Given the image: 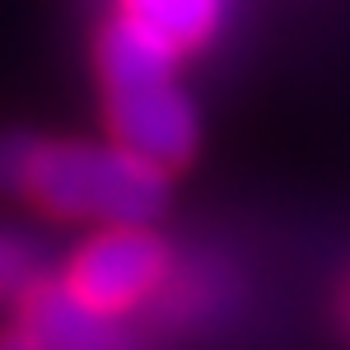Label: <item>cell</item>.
Instances as JSON below:
<instances>
[{
  "instance_id": "6da1fadb",
  "label": "cell",
  "mask_w": 350,
  "mask_h": 350,
  "mask_svg": "<svg viewBox=\"0 0 350 350\" xmlns=\"http://www.w3.org/2000/svg\"><path fill=\"white\" fill-rule=\"evenodd\" d=\"M178 61L168 42L145 33L131 19H112L98 38V75L108 98V131L112 145L126 154L173 173L196 154L201 122L191 98L178 89Z\"/></svg>"
},
{
  "instance_id": "7a4b0ae2",
  "label": "cell",
  "mask_w": 350,
  "mask_h": 350,
  "mask_svg": "<svg viewBox=\"0 0 350 350\" xmlns=\"http://www.w3.org/2000/svg\"><path fill=\"white\" fill-rule=\"evenodd\" d=\"M19 196L38 211L75 224L131 229L154 224L168 206V173L126 154L122 145L84 140H33Z\"/></svg>"
},
{
  "instance_id": "3957f363",
  "label": "cell",
  "mask_w": 350,
  "mask_h": 350,
  "mask_svg": "<svg viewBox=\"0 0 350 350\" xmlns=\"http://www.w3.org/2000/svg\"><path fill=\"white\" fill-rule=\"evenodd\" d=\"M168 275H173L168 243L150 224H131V229H98L94 239H84L61 285L89 308L108 318H126L159 295Z\"/></svg>"
},
{
  "instance_id": "277c9868",
  "label": "cell",
  "mask_w": 350,
  "mask_h": 350,
  "mask_svg": "<svg viewBox=\"0 0 350 350\" xmlns=\"http://www.w3.org/2000/svg\"><path fill=\"white\" fill-rule=\"evenodd\" d=\"M42 350H126V336L117 318L89 308L75 299L61 280H42L24 299V323H19Z\"/></svg>"
},
{
  "instance_id": "5b68a950",
  "label": "cell",
  "mask_w": 350,
  "mask_h": 350,
  "mask_svg": "<svg viewBox=\"0 0 350 350\" xmlns=\"http://www.w3.org/2000/svg\"><path fill=\"white\" fill-rule=\"evenodd\" d=\"M229 14V0H122V19L168 42L178 56L206 47Z\"/></svg>"
},
{
  "instance_id": "8992f818",
  "label": "cell",
  "mask_w": 350,
  "mask_h": 350,
  "mask_svg": "<svg viewBox=\"0 0 350 350\" xmlns=\"http://www.w3.org/2000/svg\"><path fill=\"white\" fill-rule=\"evenodd\" d=\"M42 252L28 234L0 229V304H24L42 285Z\"/></svg>"
},
{
  "instance_id": "52a82bcc",
  "label": "cell",
  "mask_w": 350,
  "mask_h": 350,
  "mask_svg": "<svg viewBox=\"0 0 350 350\" xmlns=\"http://www.w3.org/2000/svg\"><path fill=\"white\" fill-rule=\"evenodd\" d=\"M0 350H42V346L28 336L24 327H10V332H0Z\"/></svg>"
}]
</instances>
